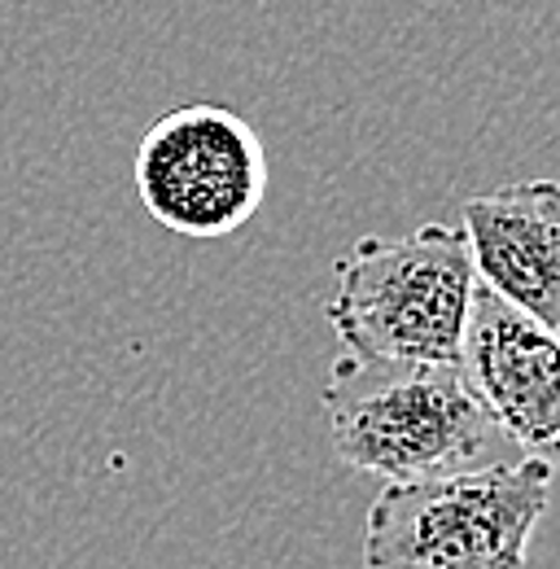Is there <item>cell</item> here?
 I'll return each instance as SVG.
<instances>
[{"label": "cell", "instance_id": "cell-6", "mask_svg": "<svg viewBox=\"0 0 560 569\" xmlns=\"http://www.w3.org/2000/svg\"><path fill=\"white\" fill-rule=\"evenodd\" d=\"M478 281L560 333V184L517 180L464 202Z\"/></svg>", "mask_w": 560, "mask_h": 569}, {"label": "cell", "instance_id": "cell-4", "mask_svg": "<svg viewBox=\"0 0 560 569\" xmlns=\"http://www.w3.org/2000/svg\"><path fill=\"white\" fill-rule=\"evenodd\" d=\"M132 180L153 223L180 237H232L268 198V144L219 101H189L149 123Z\"/></svg>", "mask_w": 560, "mask_h": 569}, {"label": "cell", "instance_id": "cell-3", "mask_svg": "<svg viewBox=\"0 0 560 569\" xmlns=\"http://www.w3.org/2000/svg\"><path fill=\"white\" fill-rule=\"evenodd\" d=\"M543 460H512L438 482L386 487L368 508L363 569H526L552 508Z\"/></svg>", "mask_w": 560, "mask_h": 569}, {"label": "cell", "instance_id": "cell-5", "mask_svg": "<svg viewBox=\"0 0 560 569\" xmlns=\"http://www.w3.org/2000/svg\"><path fill=\"white\" fill-rule=\"evenodd\" d=\"M460 368L508 442L560 469V333L478 281Z\"/></svg>", "mask_w": 560, "mask_h": 569}, {"label": "cell", "instance_id": "cell-2", "mask_svg": "<svg viewBox=\"0 0 560 569\" xmlns=\"http://www.w3.org/2000/svg\"><path fill=\"white\" fill-rule=\"evenodd\" d=\"M329 325L354 356L460 363L478 268L464 223L359 237L333 263Z\"/></svg>", "mask_w": 560, "mask_h": 569}, {"label": "cell", "instance_id": "cell-1", "mask_svg": "<svg viewBox=\"0 0 560 569\" xmlns=\"http://www.w3.org/2000/svg\"><path fill=\"white\" fill-rule=\"evenodd\" d=\"M324 417L333 456L386 487L438 482L521 460L460 363L347 351L329 368Z\"/></svg>", "mask_w": 560, "mask_h": 569}]
</instances>
